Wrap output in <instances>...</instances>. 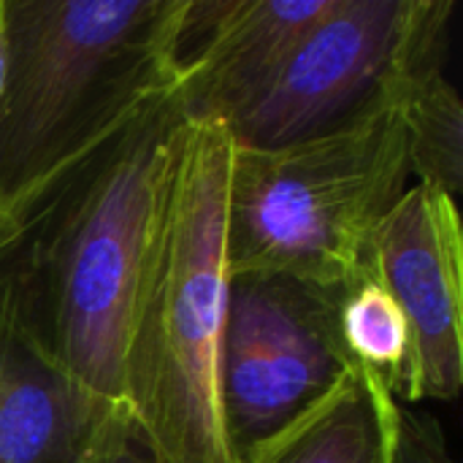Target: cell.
I'll use <instances>...</instances> for the list:
<instances>
[{
    "mask_svg": "<svg viewBox=\"0 0 463 463\" xmlns=\"http://www.w3.org/2000/svg\"><path fill=\"white\" fill-rule=\"evenodd\" d=\"M233 138L179 114L125 339V412L149 463H241L222 404Z\"/></svg>",
    "mask_w": 463,
    "mask_h": 463,
    "instance_id": "6da1fadb",
    "label": "cell"
},
{
    "mask_svg": "<svg viewBox=\"0 0 463 463\" xmlns=\"http://www.w3.org/2000/svg\"><path fill=\"white\" fill-rule=\"evenodd\" d=\"M184 8L187 0H3L0 209L14 244L68 176L174 95Z\"/></svg>",
    "mask_w": 463,
    "mask_h": 463,
    "instance_id": "7a4b0ae2",
    "label": "cell"
},
{
    "mask_svg": "<svg viewBox=\"0 0 463 463\" xmlns=\"http://www.w3.org/2000/svg\"><path fill=\"white\" fill-rule=\"evenodd\" d=\"M179 114L174 95L149 106L41 203L0 263L16 277L54 364L125 420L128 323Z\"/></svg>",
    "mask_w": 463,
    "mask_h": 463,
    "instance_id": "3957f363",
    "label": "cell"
},
{
    "mask_svg": "<svg viewBox=\"0 0 463 463\" xmlns=\"http://www.w3.org/2000/svg\"><path fill=\"white\" fill-rule=\"evenodd\" d=\"M423 57L342 125L312 138L233 144L228 187L231 277H288L328 296L374 260V236L407 190L404 84Z\"/></svg>",
    "mask_w": 463,
    "mask_h": 463,
    "instance_id": "277c9868",
    "label": "cell"
},
{
    "mask_svg": "<svg viewBox=\"0 0 463 463\" xmlns=\"http://www.w3.org/2000/svg\"><path fill=\"white\" fill-rule=\"evenodd\" d=\"M450 14V0H334L228 122L233 144L274 149L342 125L404 68L445 54Z\"/></svg>",
    "mask_w": 463,
    "mask_h": 463,
    "instance_id": "5b68a950",
    "label": "cell"
},
{
    "mask_svg": "<svg viewBox=\"0 0 463 463\" xmlns=\"http://www.w3.org/2000/svg\"><path fill=\"white\" fill-rule=\"evenodd\" d=\"M350 364L336 296L288 277H231L222 404L239 461Z\"/></svg>",
    "mask_w": 463,
    "mask_h": 463,
    "instance_id": "8992f818",
    "label": "cell"
},
{
    "mask_svg": "<svg viewBox=\"0 0 463 463\" xmlns=\"http://www.w3.org/2000/svg\"><path fill=\"white\" fill-rule=\"evenodd\" d=\"M374 269L410 328L399 402H453L463 385V231L445 190L412 184L374 236Z\"/></svg>",
    "mask_w": 463,
    "mask_h": 463,
    "instance_id": "52a82bcc",
    "label": "cell"
},
{
    "mask_svg": "<svg viewBox=\"0 0 463 463\" xmlns=\"http://www.w3.org/2000/svg\"><path fill=\"white\" fill-rule=\"evenodd\" d=\"M130 437L54 364L16 277L0 269V463H87Z\"/></svg>",
    "mask_w": 463,
    "mask_h": 463,
    "instance_id": "ba28073f",
    "label": "cell"
},
{
    "mask_svg": "<svg viewBox=\"0 0 463 463\" xmlns=\"http://www.w3.org/2000/svg\"><path fill=\"white\" fill-rule=\"evenodd\" d=\"M334 0H187L174 98L184 117L231 122Z\"/></svg>",
    "mask_w": 463,
    "mask_h": 463,
    "instance_id": "9c48e42d",
    "label": "cell"
},
{
    "mask_svg": "<svg viewBox=\"0 0 463 463\" xmlns=\"http://www.w3.org/2000/svg\"><path fill=\"white\" fill-rule=\"evenodd\" d=\"M402 402L350 364L315 402L241 453V463H396Z\"/></svg>",
    "mask_w": 463,
    "mask_h": 463,
    "instance_id": "30bf717a",
    "label": "cell"
},
{
    "mask_svg": "<svg viewBox=\"0 0 463 463\" xmlns=\"http://www.w3.org/2000/svg\"><path fill=\"white\" fill-rule=\"evenodd\" d=\"M410 171L420 184L458 195L463 182V106L442 57L420 62L404 84Z\"/></svg>",
    "mask_w": 463,
    "mask_h": 463,
    "instance_id": "8fae6325",
    "label": "cell"
},
{
    "mask_svg": "<svg viewBox=\"0 0 463 463\" xmlns=\"http://www.w3.org/2000/svg\"><path fill=\"white\" fill-rule=\"evenodd\" d=\"M342 342L355 364L380 374L399 399L410 366V328L402 307L374 269H364L339 298Z\"/></svg>",
    "mask_w": 463,
    "mask_h": 463,
    "instance_id": "7c38bea8",
    "label": "cell"
},
{
    "mask_svg": "<svg viewBox=\"0 0 463 463\" xmlns=\"http://www.w3.org/2000/svg\"><path fill=\"white\" fill-rule=\"evenodd\" d=\"M87 463H149V458L144 456V450L136 445V439H122L100 453H95Z\"/></svg>",
    "mask_w": 463,
    "mask_h": 463,
    "instance_id": "4fadbf2b",
    "label": "cell"
},
{
    "mask_svg": "<svg viewBox=\"0 0 463 463\" xmlns=\"http://www.w3.org/2000/svg\"><path fill=\"white\" fill-rule=\"evenodd\" d=\"M0 81H3V0H0ZM11 247H14V236H11V228H8L3 209H0V263L5 260Z\"/></svg>",
    "mask_w": 463,
    "mask_h": 463,
    "instance_id": "5bb4252c",
    "label": "cell"
}]
</instances>
